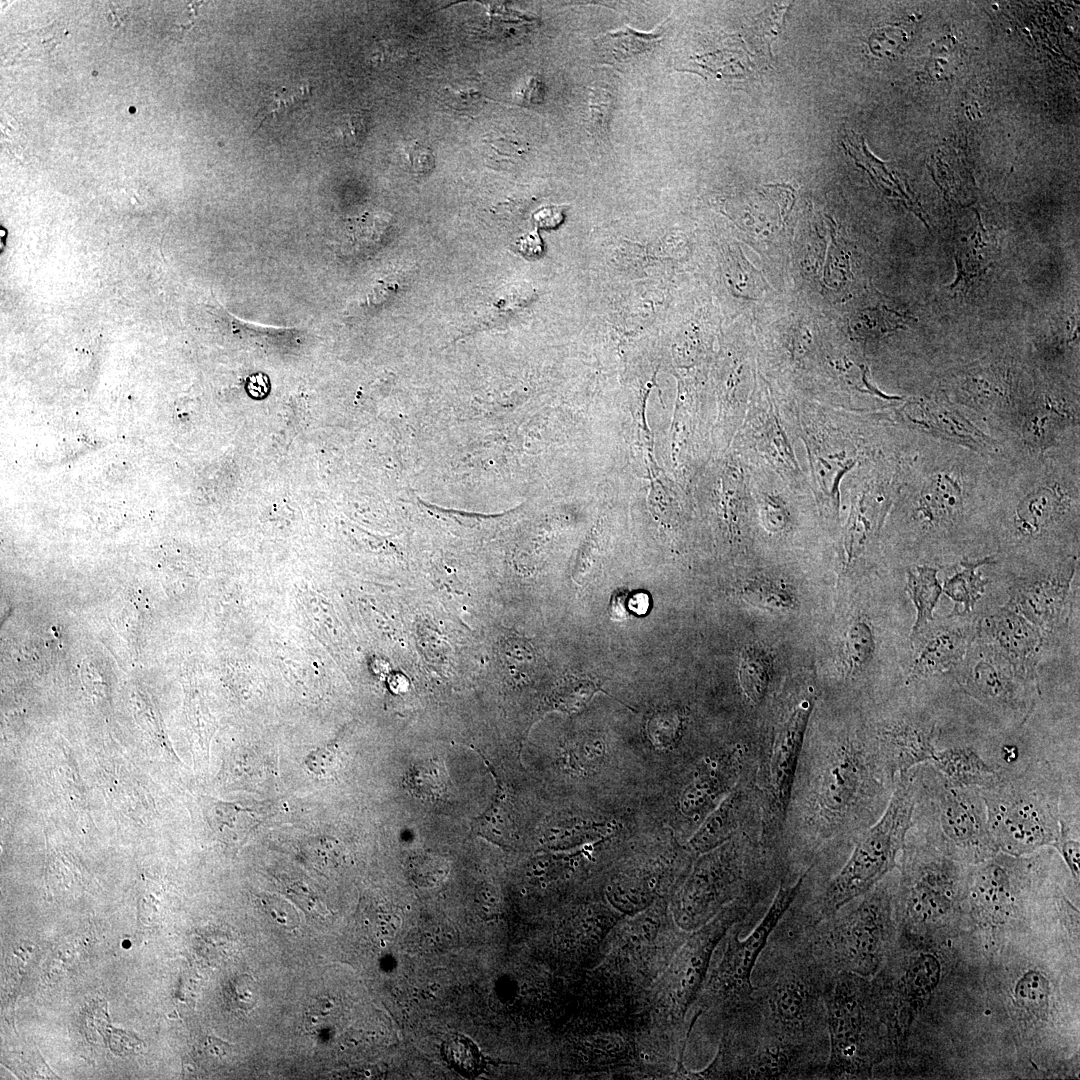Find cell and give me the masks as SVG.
<instances>
[{"instance_id":"6da1fadb","label":"cell","mask_w":1080,"mask_h":1080,"mask_svg":"<svg viewBox=\"0 0 1080 1080\" xmlns=\"http://www.w3.org/2000/svg\"><path fill=\"white\" fill-rule=\"evenodd\" d=\"M771 980L755 986L748 1011L752 1026L765 1035L794 1043L823 1044L825 994L834 972L815 953L807 936ZM827 1034V1033H826Z\"/></svg>"},{"instance_id":"7a4b0ae2","label":"cell","mask_w":1080,"mask_h":1080,"mask_svg":"<svg viewBox=\"0 0 1080 1080\" xmlns=\"http://www.w3.org/2000/svg\"><path fill=\"white\" fill-rule=\"evenodd\" d=\"M812 791L813 815L826 826H850L860 834L886 808L891 794L886 782L893 776L877 743L845 738L827 753Z\"/></svg>"},{"instance_id":"3957f363","label":"cell","mask_w":1080,"mask_h":1080,"mask_svg":"<svg viewBox=\"0 0 1080 1080\" xmlns=\"http://www.w3.org/2000/svg\"><path fill=\"white\" fill-rule=\"evenodd\" d=\"M914 772L901 773L880 818L862 832L841 870L829 881L807 927L825 920L869 892L895 865L912 824Z\"/></svg>"},{"instance_id":"277c9868","label":"cell","mask_w":1080,"mask_h":1080,"mask_svg":"<svg viewBox=\"0 0 1080 1080\" xmlns=\"http://www.w3.org/2000/svg\"><path fill=\"white\" fill-rule=\"evenodd\" d=\"M979 790L990 835L1007 855L1019 857L1054 845L1062 835L1058 796L1049 783L1025 774H1002L996 784Z\"/></svg>"},{"instance_id":"5b68a950","label":"cell","mask_w":1080,"mask_h":1080,"mask_svg":"<svg viewBox=\"0 0 1080 1080\" xmlns=\"http://www.w3.org/2000/svg\"><path fill=\"white\" fill-rule=\"evenodd\" d=\"M889 898L881 887L853 909L807 927L812 948L834 972L873 974L883 959Z\"/></svg>"},{"instance_id":"8992f818","label":"cell","mask_w":1080,"mask_h":1080,"mask_svg":"<svg viewBox=\"0 0 1080 1080\" xmlns=\"http://www.w3.org/2000/svg\"><path fill=\"white\" fill-rule=\"evenodd\" d=\"M858 975L837 972L825 994L828 1056L822 1078L858 1076L868 1065V1019Z\"/></svg>"},{"instance_id":"52a82bcc","label":"cell","mask_w":1080,"mask_h":1080,"mask_svg":"<svg viewBox=\"0 0 1080 1080\" xmlns=\"http://www.w3.org/2000/svg\"><path fill=\"white\" fill-rule=\"evenodd\" d=\"M931 792L942 837L950 847L970 858L989 857L998 851L978 788L954 786L940 775Z\"/></svg>"},{"instance_id":"ba28073f","label":"cell","mask_w":1080,"mask_h":1080,"mask_svg":"<svg viewBox=\"0 0 1080 1080\" xmlns=\"http://www.w3.org/2000/svg\"><path fill=\"white\" fill-rule=\"evenodd\" d=\"M808 872L809 869L795 882L780 885L763 918L744 940L737 934L731 939L717 974L719 989L724 993L745 1001L751 998L755 988L752 983L755 966L768 946L770 936L798 896Z\"/></svg>"},{"instance_id":"9c48e42d","label":"cell","mask_w":1080,"mask_h":1080,"mask_svg":"<svg viewBox=\"0 0 1080 1080\" xmlns=\"http://www.w3.org/2000/svg\"><path fill=\"white\" fill-rule=\"evenodd\" d=\"M1076 562L1073 557L1049 570L1017 578L1009 587L1006 605L1044 636L1058 632L1069 618Z\"/></svg>"},{"instance_id":"30bf717a","label":"cell","mask_w":1080,"mask_h":1080,"mask_svg":"<svg viewBox=\"0 0 1080 1080\" xmlns=\"http://www.w3.org/2000/svg\"><path fill=\"white\" fill-rule=\"evenodd\" d=\"M978 634L1022 680L1037 685V665L1045 645V636L1037 627L1004 605L984 616Z\"/></svg>"},{"instance_id":"8fae6325","label":"cell","mask_w":1080,"mask_h":1080,"mask_svg":"<svg viewBox=\"0 0 1080 1080\" xmlns=\"http://www.w3.org/2000/svg\"><path fill=\"white\" fill-rule=\"evenodd\" d=\"M983 649L968 660L959 683L963 690L989 707L1003 711H1025L1029 706L1027 687L997 652L983 643Z\"/></svg>"},{"instance_id":"7c38bea8","label":"cell","mask_w":1080,"mask_h":1080,"mask_svg":"<svg viewBox=\"0 0 1080 1080\" xmlns=\"http://www.w3.org/2000/svg\"><path fill=\"white\" fill-rule=\"evenodd\" d=\"M813 700L801 701L776 733L768 765L767 788L773 812L778 818L786 814Z\"/></svg>"},{"instance_id":"4fadbf2b","label":"cell","mask_w":1080,"mask_h":1080,"mask_svg":"<svg viewBox=\"0 0 1080 1080\" xmlns=\"http://www.w3.org/2000/svg\"><path fill=\"white\" fill-rule=\"evenodd\" d=\"M934 737V723L921 717H908L879 727L875 741L884 764L894 777L931 761L936 751Z\"/></svg>"},{"instance_id":"5bb4252c","label":"cell","mask_w":1080,"mask_h":1080,"mask_svg":"<svg viewBox=\"0 0 1080 1080\" xmlns=\"http://www.w3.org/2000/svg\"><path fill=\"white\" fill-rule=\"evenodd\" d=\"M918 868L905 891V913L915 922L934 921L951 908L956 880L949 863L932 861Z\"/></svg>"},{"instance_id":"9a60e30c","label":"cell","mask_w":1080,"mask_h":1080,"mask_svg":"<svg viewBox=\"0 0 1080 1080\" xmlns=\"http://www.w3.org/2000/svg\"><path fill=\"white\" fill-rule=\"evenodd\" d=\"M921 635H924V640L920 642L911 663L908 673L910 681L955 669L963 662L972 644V632L968 627L943 625Z\"/></svg>"},{"instance_id":"2e32d148","label":"cell","mask_w":1080,"mask_h":1080,"mask_svg":"<svg viewBox=\"0 0 1080 1080\" xmlns=\"http://www.w3.org/2000/svg\"><path fill=\"white\" fill-rule=\"evenodd\" d=\"M964 488L956 474L938 471L924 482L915 508L922 531L956 524L964 512Z\"/></svg>"},{"instance_id":"e0dca14e","label":"cell","mask_w":1080,"mask_h":1080,"mask_svg":"<svg viewBox=\"0 0 1080 1080\" xmlns=\"http://www.w3.org/2000/svg\"><path fill=\"white\" fill-rule=\"evenodd\" d=\"M1070 499L1058 484L1040 485L1028 492L1015 507L1012 526L1022 539H1037L1060 523L1070 510Z\"/></svg>"},{"instance_id":"ac0fdd59","label":"cell","mask_w":1080,"mask_h":1080,"mask_svg":"<svg viewBox=\"0 0 1080 1080\" xmlns=\"http://www.w3.org/2000/svg\"><path fill=\"white\" fill-rule=\"evenodd\" d=\"M970 903L983 922L996 924L1009 917L1015 893L1006 865L992 861L976 871L970 887Z\"/></svg>"},{"instance_id":"d6986e66","label":"cell","mask_w":1080,"mask_h":1080,"mask_svg":"<svg viewBox=\"0 0 1080 1080\" xmlns=\"http://www.w3.org/2000/svg\"><path fill=\"white\" fill-rule=\"evenodd\" d=\"M931 761L940 775L954 786L985 789L1002 777L1000 771L966 746L936 750Z\"/></svg>"},{"instance_id":"ffe728a7","label":"cell","mask_w":1080,"mask_h":1080,"mask_svg":"<svg viewBox=\"0 0 1080 1080\" xmlns=\"http://www.w3.org/2000/svg\"><path fill=\"white\" fill-rule=\"evenodd\" d=\"M201 805L212 831L234 848L243 845L260 823V816L253 809L237 803L203 796Z\"/></svg>"},{"instance_id":"44dd1931","label":"cell","mask_w":1080,"mask_h":1080,"mask_svg":"<svg viewBox=\"0 0 1080 1080\" xmlns=\"http://www.w3.org/2000/svg\"><path fill=\"white\" fill-rule=\"evenodd\" d=\"M908 417L925 430L972 448H985L990 444L989 438L959 413L943 407L922 405L918 413H908Z\"/></svg>"},{"instance_id":"7402d4cb","label":"cell","mask_w":1080,"mask_h":1080,"mask_svg":"<svg viewBox=\"0 0 1080 1080\" xmlns=\"http://www.w3.org/2000/svg\"><path fill=\"white\" fill-rule=\"evenodd\" d=\"M937 574L938 568L928 565H917L907 571L906 591L916 609V620L910 635L912 642L933 622V611L942 594Z\"/></svg>"},{"instance_id":"603a6c76","label":"cell","mask_w":1080,"mask_h":1080,"mask_svg":"<svg viewBox=\"0 0 1080 1080\" xmlns=\"http://www.w3.org/2000/svg\"><path fill=\"white\" fill-rule=\"evenodd\" d=\"M993 561L992 557L978 560L965 559L960 563L961 569L944 582L942 592L954 602L950 616L963 615L974 609L985 593L988 583V580L980 574L979 569Z\"/></svg>"},{"instance_id":"cb8c5ba5","label":"cell","mask_w":1080,"mask_h":1080,"mask_svg":"<svg viewBox=\"0 0 1080 1080\" xmlns=\"http://www.w3.org/2000/svg\"><path fill=\"white\" fill-rule=\"evenodd\" d=\"M388 228L389 222L380 216L350 220L334 241V249L342 256H366L381 246Z\"/></svg>"},{"instance_id":"d4e9b609","label":"cell","mask_w":1080,"mask_h":1080,"mask_svg":"<svg viewBox=\"0 0 1080 1080\" xmlns=\"http://www.w3.org/2000/svg\"><path fill=\"white\" fill-rule=\"evenodd\" d=\"M773 672L772 657L767 649L752 644L744 648L739 666V681L745 695L754 703L765 697Z\"/></svg>"},{"instance_id":"484cf974","label":"cell","mask_w":1080,"mask_h":1080,"mask_svg":"<svg viewBox=\"0 0 1080 1080\" xmlns=\"http://www.w3.org/2000/svg\"><path fill=\"white\" fill-rule=\"evenodd\" d=\"M842 646L845 674L856 675L869 665L875 653L876 641L873 627L866 617L859 616L851 622Z\"/></svg>"},{"instance_id":"4316f807","label":"cell","mask_w":1080,"mask_h":1080,"mask_svg":"<svg viewBox=\"0 0 1080 1080\" xmlns=\"http://www.w3.org/2000/svg\"><path fill=\"white\" fill-rule=\"evenodd\" d=\"M1069 421V412L1049 402L1044 403L1026 413L1022 427L1024 439L1031 448L1044 450L1053 444Z\"/></svg>"},{"instance_id":"83f0119b","label":"cell","mask_w":1080,"mask_h":1080,"mask_svg":"<svg viewBox=\"0 0 1080 1080\" xmlns=\"http://www.w3.org/2000/svg\"><path fill=\"white\" fill-rule=\"evenodd\" d=\"M497 782V790L491 804L472 824L473 831L486 840L504 847L511 836V817L507 794L503 783L491 771Z\"/></svg>"},{"instance_id":"f1b7e54d","label":"cell","mask_w":1080,"mask_h":1080,"mask_svg":"<svg viewBox=\"0 0 1080 1080\" xmlns=\"http://www.w3.org/2000/svg\"><path fill=\"white\" fill-rule=\"evenodd\" d=\"M441 1055L449 1067L467 1079L485 1073L490 1063L478 1045L462 1034L448 1036L441 1044Z\"/></svg>"},{"instance_id":"f546056e","label":"cell","mask_w":1080,"mask_h":1080,"mask_svg":"<svg viewBox=\"0 0 1080 1080\" xmlns=\"http://www.w3.org/2000/svg\"><path fill=\"white\" fill-rule=\"evenodd\" d=\"M741 594L752 605L770 610L789 611L798 606L792 586L768 578L752 579L743 586Z\"/></svg>"},{"instance_id":"4dcf8cb0","label":"cell","mask_w":1080,"mask_h":1080,"mask_svg":"<svg viewBox=\"0 0 1080 1080\" xmlns=\"http://www.w3.org/2000/svg\"><path fill=\"white\" fill-rule=\"evenodd\" d=\"M656 33H639L628 26L623 29L599 35L597 45L607 58L624 61L634 55L652 49L658 42Z\"/></svg>"},{"instance_id":"1f68e13d","label":"cell","mask_w":1080,"mask_h":1080,"mask_svg":"<svg viewBox=\"0 0 1080 1080\" xmlns=\"http://www.w3.org/2000/svg\"><path fill=\"white\" fill-rule=\"evenodd\" d=\"M448 776L441 762L428 759L416 763L406 778L408 789L418 798L437 801L448 791Z\"/></svg>"},{"instance_id":"d6a6232c","label":"cell","mask_w":1080,"mask_h":1080,"mask_svg":"<svg viewBox=\"0 0 1080 1080\" xmlns=\"http://www.w3.org/2000/svg\"><path fill=\"white\" fill-rule=\"evenodd\" d=\"M741 806L740 795L729 798L699 831L693 842L695 848L707 850L726 839L737 827Z\"/></svg>"},{"instance_id":"836d02e7","label":"cell","mask_w":1080,"mask_h":1080,"mask_svg":"<svg viewBox=\"0 0 1080 1080\" xmlns=\"http://www.w3.org/2000/svg\"><path fill=\"white\" fill-rule=\"evenodd\" d=\"M1049 996L1050 986L1047 978L1035 970L1022 975L1014 988L1016 1003L1021 1009L1034 1015L1046 1012Z\"/></svg>"},{"instance_id":"e575fe53","label":"cell","mask_w":1080,"mask_h":1080,"mask_svg":"<svg viewBox=\"0 0 1080 1080\" xmlns=\"http://www.w3.org/2000/svg\"><path fill=\"white\" fill-rule=\"evenodd\" d=\"M940 979L939 961L931 954H921L909 965L904 985L912 997H922L932 992Z\"/></svg>"},{"instance_id":"d590c367","label":"cell","mask_w":1080,"mask_h":1080,"mask_svg":"<svg viewBox=\"0 0 1080 1080\" xmlns=\"http://www.w3.org/2000/svg\"><path fill=\"white\" fill-rule=\"evenodd\" d=\"M961 60V47L950 37H944L934 43L926 65L933 79L945 80L953 76Z\"/></svg>"},{"instance_id":"8d00e7d4","label":"cell","mask_w":1080,"mask_h":1080,"mask_svg":"<svg viewBox=\"0 0 1080 1080\" xmlns=\"http://www.w3.org/2000/svg\"><path fill=\"white\" fill-rule=\"evenodd\" d=\"M311 94L312 89L309 84L276 90L258 111L256 117L259 118V123L261 124L267 119L275 118L288 112L295 106L308 100Z\"/></svg>"},{"instance_id":"74e56055","label":"cell","mask_w":1080,"mask_h":1080,"mask_svg":"<svg viewBox=\"0 0 1080 1080\" xmlns=\"http://www.w3.org/2000/svg\"><path fill=\"white\" fill-rule=\"evenodd\" d=\"M57 39H59V31L53 27L36 30L33 33L27 32L11 49L12 55L20 58L44 56L54 48Z\"/></svg>"},{"instance_id":"f35d334b","label":"cell","mask_w":1080,"mask_h":1080,"mask_svg":"<svg viewBox=\"0 0 1080 1080\" xmlns=\"http://www.w3.org/2000/svg\"><path fill=\"white\" fill-rule=\"evenodd\" d=\"M369 116L359 110L344 114L337 125V132L342 142L351 148L360 147L367 135Z\"/></svg>"},{"instance_id":"ab89813d","label":"cell","mask_w":1080,"mask_h":1080,"mask_svg":"<svg viewBox=\"0 0 1080 1080\" xmlns=\"http://www.w3.org/2000/svg\"><path fill=\"white\" fill-rule=\"evenodd\" d=\"M908 41L907 34L899 27H885L875 31L870 39V48L879 56H894Z\"/></svg>"},{"instance_id":"60d3db41","label":"cell","mask_w":1080,"mask_h":1080,"mask_svg":"<svg viewBox=\"0 0 1080 1080\" xmlns=\"http://www.w3.org/2000/svg\"><path fill=\"white\" fill-rule=\"evenodd\" d=\"M441 99L445 106L467 115L479 112L485 100L477 90H452L450 88L444 89Z\"/></svg>"},{"instance_id":"b9f144b4","label":"cell","mask_w":1080,"mask_h":1080,"mask_svg":"<svg viewBox=\"0 0 1080 1080\" xmlns=\"http://www.w3.org/2000/svg\"><path fill=\"white\" fill-rule=\"evenodd\" d=\"M612 99L609 93L602 89L592 90L589 98V125L598 134L607 130Z\"/></svg>"},{"instance_id":"7bdbcfd3","label":"cell","mask_w":1080,"mask_h":1080,"mask_svg":"<svg viewBox=\"0 0 1080 1080\" xmlns=\"http://www.w3.org/2000/svg\"><path fill=\"white\" fill-rule=\"evenodd\" d=\"M566 688L564 705L572 710L584 705L595 692L599 691V687L587 675L570 678Z\"/></svg>"},{"instance_id":"ee69618b","label":"cell","mask_w":1080,"mask_h":1080,"mask_svg":"<svg viewBox=\"0 0 1080 1080\" xmlns=\"http://www.w3.org/2000/svg\"><path fill=\"white\" fill-rule=\"evenodd\" d=\"M406 160L413 174L425 176L430 174L435 166L434 153L428 146L414 141L405 148Z\"/></svg>"},{"instance_id":"f6af8a7d","label":"cell","mask_w":1080,"mask_h":1080,"mask_svg":"<svg viewBox=\"0 0 1080 1080\" xmlns=\"http://www.w3.org/2000/svg\"><path fill=\"white\" fill-rule=\"evenodd\" d=\"M339 762V753L327 747L311 752L305 760V766L311 773L323 778L333 775Z\"/></svg>"},{"instance_id":"bcb514c9","label":"cell","mask_w":1080,"mask_h":1080,"mask_svg":"<svg viewBox=\"0 0 1080 1080\" xmlns=\"http://www.w3.org/2000/svg\"><path fill=\"white\" fill-rule=\"evenodd\" d=\"M1055 846L1064 861L1066 862L1073 878L1079 883V860H1080V845L1079 841L1069 837L1067 832L1063 831L1060 838L1053 845Z\"/></svg>"},{"instance_id":"7dc6e473","label":"cell","mask_w":1080,"mask_h":1080,"mask_svg":"<svg viewBox=\"0 0 1080 1080\" xmlns=\"http://www.w3.org/2000/svg\"><path fill=\"white\" fill-rule=\"evenodd\" d=\"M257 986L255 981L247 975L238 978L234 985V1000L237 1007L243 1010L251 1009L257 998Z\"/></svg>"},{"instance_id":"c3c4849f","label":"cell","mask_w":1080,"mask_h":1080,"mask_svg":"<svg viewBox=\"0 0 1080 1080\" xmlns=\"http://www.w3.org/2000/svg\"><path fill=\"white\" fill-rule=\"evenodd\" d=\"M535 223L542 228H554L563 220V210L559 206H547L534 214Z\"/></svg>"},{"instance_id":"681fc988","label":"cell","mask_w":1080,"mask_h":1080,"mask_svg":"<svg viewBox=\"0 0 1080 1080\" xmlns=\"http://www.w3.org/2000/svg\"><path fill=\"white\" fill-rule=\"evenodd\" d=\"M629 591H617L613 594L610 603V615L614 620H623L631 614L628 609Z\"/></svg>"},{"instance_id":"f907efd6","label":"cell","mask_w":1080,"mask_h":1080,"mask_svg":"<svg viewBox=\"0 0 1080 1080\" xmlns=\"http://www.w3.org/2000/svg\"><path fill=\"white\" fill-rule=\"evenodd\" d=\"M439 865H440V860H438V859H434V858L420 859L415 864V869H414L415 874L419 878L423 877V881H429V878H430L431 875H432L434 881H439L440 880V876H438L439 875L438 874L439 873L438 872V866Z\"/></svg>"},{"instance_id":"816d5d0a","label":"cell","mask_w":1080,"mask_h":1080,"mask_svg":"<svg viewBox=\"0 0 1080 1080\" xmlns=\"http://www.w3.org/2000/svg\"><path fill=\"white\" fill-rule=\"evenodd\" d=\"M650 599L649 595L645 592H634L628 594V609L630 614L644 615L649 608Z\"/></svg>"},{"instance_id":"f5cc1de1","label":"cell","mask_w":1080,"mask_h":1080,"mask_svg":"<svg viewBox=\"0 0 1080 1080\" xmlns=\"http://www.w3.org/2000/svg\"><path fill=\"white\" fill-rule=\"evenodd\" d=\"M520 243L523 244L522 247H521V250L523 252H527L528 254H534V252H536L537 249L539 248L538 247L539 244H541L540 240H539V236H538V234L536 232H533V233H530V234L526 235L520 241Z\"/></svg>"}]
</instances>
